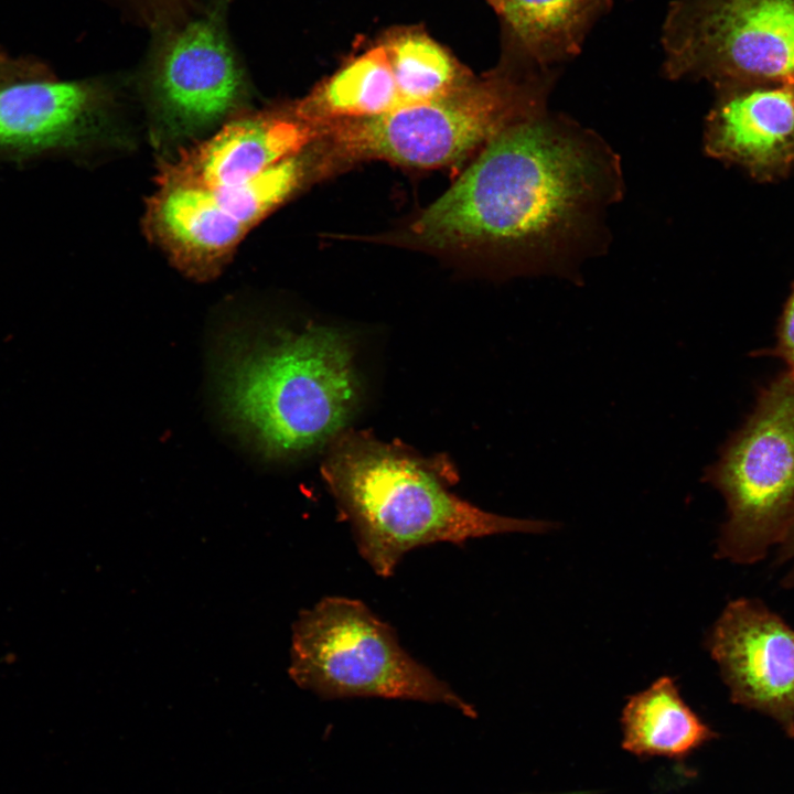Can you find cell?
<instances>
[{"label":"cell","mask_w":794,"mask_h":794,"mask_svg":"<svg viewBox=\"0 0 794 794\" xmlns=\"http://www.w3.org/2000/svg\"><path fill=\"white\" fill-rule=\"evenodd\" d=\"M773 354L785 361L794 376V286L777 324Z\"/></svg>","instance_id":"obj_17"},{"label":"cell","mask_w":794,"mask_h":794,"mask_svg":"<svg viewBox=\"0 0 794 794\" xmlns=\"http://www.w3.org/2000/svg\"><path fill=\"white\" fill-rule=\"evenodd\" d=\"M321 135L293 106L232 118L218 131L165 163L158 184L219 189L244 183L292 157Z\"/></svg>","instance_id":"obj_11"},{"label":"cell","mask_w":794,"mask_h":794,"mask_svg":"<svg viewBox=\"0 0 794 794\" xmlns=\"http://www.w3.org/2000/svg\"><path fill=\"white\" fill-rule=\"evenodd\" d=\"M503 28V53L543 68L580 54L614 0H486Z\"/></svg>","instance_id":"obj_13"},{"label":"cell","mask_w":794,"mask_h":794,"mask_svg":"<svg viewBox=\"0 0 794 794\" xmlns=\"http://www.w3.org/2000/svg\"><path fill=\"white\" fill-rule=\"evenodd\" d=\"M289 673L300 687L326 699L417 700L476 716L472 705L404 651L393 629L357 600L328 597L301 612L292 630Z\"/></svg>","instance_id":"obj_5"},{"label":"cell","mask_w":794,"mask_h":794,"mask_svg":"<svg viewBox=\"0 0 794 794\" xmlns=\"http://www.w3.org/2000/svg\"><path fill=\"white\" fill-rule=\"evenodd\" d=\"M785 582L788 584H792V586L794 584V567L791 570V572L788 573V577L786 578Z\"/></svg>","instance_id":"obj_20"},{"label":"cell","mask_w":794,"mask_h":794,"mask_svg":"<svg viewBox=\"0 0 794 794\" xmlns=\"http://www.w3.org/2000/svg\"><path fill=\"white\" fill-rule=\"evenodd\" d=\"M486 1V0H485Z\"/></svg>","instance_id":"obj_21"},{"label":"cell","mask_w":794,"mask_h":794,"mask_svg":"<svg viewBox=\"0 0 794 794\" xmlns=\"http://www.w3.org/2000/svg\"><path fill=\"white\" fill-rule=\"evenodd\" d=\"M558 68L502 54L498 65L437 99L324 124L316 170L385 159L417 168L462 160L508 127L548 110Z\"/></svg>","instance_id":"obj_4"},{"label":"cell","mask_w":794,"mask_h":794,"mask_svg":"<svg viewBox=\"0 0 794 794\" xmlns=\"http://www.w3.org/2000/svg\"><path fill=\"white\" fill-rule=\"evenodd\" d=\"M661 45L670 81L794 86V0H673Z\"/></svg>","instance_id":"obj_7"},{"label":"cell","mask_w":794,"mask_h":794,"mask_svg":"<svg viewBox=\"0 0 794 794\" xmlns=\"http://www.w3.org/2000/svg\"><path fill=\"white\" fill-rule=\"evenodd\" d=\"M708 647L731 699L794 732V630L758 600L731 601Z\"/></svg>","instance_id":"obj_9"},{"label":"cell","mask_w":794,"mask_h":794,"mask_svg":"<svg viewBox=\"0 0 794 794\" xmlns=\"http://www.w3.org/2000/svg\"><path fill=\"white\" fill-rule=\"evenodd\" d=\"M780 545V558L781 560H788L794 558V516L790 523V526L781 540Z\"/></svg>","instance_id":"obj_18"},{"label":"cell","mask_w":794,"mask_h":794,"mask_svg":"<svg viewBox=\"0 0 794 794\" xmlns=\"http://www.w3.org/2000/svg\"><path fill=\"white\" fill-rule=\"evenodd\" d=\"M151 93L162 126L176 137L205 131L234 114L245 94L242 68L212 20L190 23L160 47Z\"/></svg>","instance_id":"obj_8"},{"label":"cell","mask_w":794,"mask_h":794,"mask_svg":"<svg viewBox=\"0 0 794 794\" xmlns=\"http://www.w3.org/2000/svg\"><path fill=\"white\" fill-rule=\"evenodd\" d=\"M624 193L621 160L597 132L546 110L490 140L410 225L416 242L511 255L535 275L576 278L608 246Z\"/></svg>","instance_id":"obj_1"},{"label":"cell","mask_w":794,"mask_h":794,"mask_svg":"<svg viewBox=\"0 0 794 794\" xmlns=\"http://www.w3.org/2000/svg\"><path fill=\"white\" fill-rule=\"evenodd\" d=\"M104 95L94 83L31 78L0 87V162L79 151L99 136Z\"/></svg>","instance_id":"obj_10"},{"label":"cell","mask_w":794,"mask_h":794,"mask_svg":"<svg viewBox=\"0 0 794 794\" xmlns=\"http://www.w3.org/2000/svg\"><path fill=\"white\" fill-rule=\"evenodd\" d=\"M620 723L622 749L641 759L666 758L679 762L717 736L686 704L669 676L630 696Z\"/></svg>","instance_id":"obj_14"},{"label":"cell","mask_w":794,"mask_h":794,"mask_svg":"<svg viewBox=\"0 0 794 794\" xmlns=\"http://www.w3.org/2000/svg\"><path fill=\"white\" fill-rule=\"evenodd\" d=\"M717 99L704 131V149L715 159L744 168L758 181L794 169V86L716 87Z\"/></svg>","instance_id":"obj_12"},{"label":"cell","mask_w":794,"mask_h":794,"mask_svg":"<svg viewBox=\"0 0 794 794\" xmlns=\"http://www.w3.org/2000/svg\"><path fill=\"white\" fill-rule=\"evenodd\" d=\"M352 353L348 339L325 326L237 341L223 368L224 407L269 457L315 450L357 406Z\"/></svg>","instance_id":"obj_3"},{"label":"cell","mask_w":794,"mask_h":794,"mask_svg":"<svg viewBox=\"0 0 794 794\" xmlns=\"http://www.w3.org/2000/svg\"><path fill=\"white\" fill-rule=\"evenodd\" d=\"M379 41L387 52L401 106L440 98L472 78L449 51L420 29H394Z\"/></svg>","instance_id":"obj_16"},{"label":"cell","mask_w":794,"mask_h":794,"mask_svg":"<svg viewBox=\"0 0 794 794\" xmlns=\"http://www.w3.org/2000/svg\"><path fill=\"white\" fill-rule=\"evenodd\" d=\"M7 68L0 67V87L24 79L23 77L15 76L13 74H7Z\"/></svg>","instance_id":"obj_19"},{"label":"cell","mask_w":794,"mask_h":794,"mask_svg":"<svg viewBox=\"0 0 794 794\" xmlns=\"http://www.w3.org/2000/svg\"><path fill=\"white\" fill-rule=\"evenodd\" d=\"M324 478L350 519L358 550L388 577L409 550L438 541L506 533H546L554 523L483 511L450 493L431 461L360 434L343 436L326 459Z\"/></svg>","instance_id":"obj_2"},{"label":"cell","mask_w":794,"mask_h":794,"mask_svg":"<svg viewBox=\"0 0 794 794\" xmlns=\"http://www.w3.org/2000/svg\"><path fill=\"white\" fill-rule=\"evenodd\" d=\"M292 106L301 118L318 126L340 119L375 117L400 107V95L383 43L379 41L345 62Z\"/></svg>","instance_id":"obj_15"},{"label":"cell","mask_w":794,"mask_h":794,"mask_svg":"<svg viewBox=\"0 0 794 794\" xmlns=\"http://www.w3.org/2000/svg\"><path fill=\"white\" fill-rule=\"evenodd\" d=\"M704 480L727 503L719 557L752 564L781 543L794 516V376L788 371L760 390L753 411Z\"/></svg>","instance_id":"obj_6"}]
</instances>
